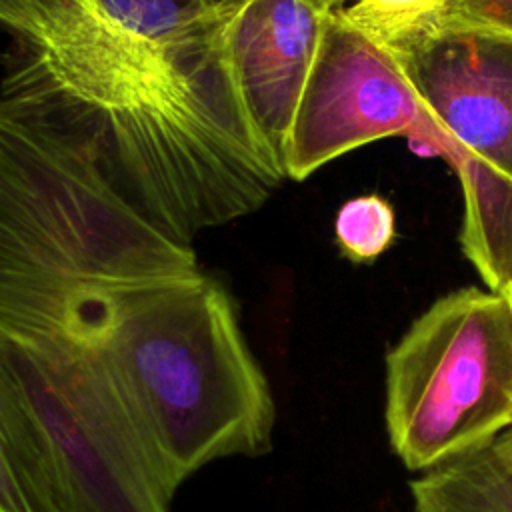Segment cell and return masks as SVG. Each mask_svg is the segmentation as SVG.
I'll use <instances>...</instances> for the list:
<instances>
[{
    "label": "cell",
    "instance_id": "6da1fadb",
    "mask_svg": "<svg viewBox=\"0 0 512 512\" xmlns=\"http://www.w3.org/2000/svg\"><path fill=\"white\" fill-rule=\"evenodd\" d=\"M230 14L196 0H0L12 38L0 106L76 146L190 244L286 178L236 92Z\"/></svg>",
    "mask_w": 512,
    "mask_h": 512
},
{
    "label": "cell",
    "instance_id": "7a4b0ae2",
    "mask_svg": "<svg viewBox=\"0 0 512 512\" xmlns=\"http://www.w3.org/2000/svg\"><path fill=\"white\" fill-rule=\"evenodd\" d=\"M52 340L98 364L174 492L212 460L272 448L268 378L230 294L206 274L124 292Z\"/></svg>",
    "mask_w": 512,
    "mask_h": 512
},
{
    "label": "cell",
    "instance_id": "3957f363",
    "mask_svg": "<svg viewBox=\"0 0 512 512\" xmlns=\"http://www.w3.org/2000/svg\"><path fill=\"white\" fill-rule=\"evenodd\" d=\"M200 274L92 158L0 106V324L58 336L124 292Z\"/></svg>",
    "mask_w": 512,
    "mask_h": 512
},
{
    "label": "cell",
    "instance_id": "277c9868",
    "mask_svg": "<svg viewBox=\"0 0 512 512\" xmlns=\"http://www.w3.org/2000/svg\"><path fill=\"white\" fill-rule=\"evenodd\" d=\"M390 446L430 472L512 428V302L464 286L436 298L384 358Z\"/></svg>",
    "mask_w": 512,
    "mask_h": 512
},
{
    "label": "cell",
    "instance_id": "5b68a950",
    "mask_svg": "<svg viewBox=\"0 0 512 512\" xmlns=\"http://www.w3.org/2000/svg\"><path fill=\"white\" fill-rule=\"evenodd\" d=\"M0 346L44 426L64 512H170L174 490L84 350L4 324Z\"/></svg>",
    "mask_w": 512,
    "mask_h": 512
},
{
    "label": "cell",
    "instance_id": "8992f818",
    "mask_svg": "<svg viewBox=\"0 0 512 512\" xmlns=\"http://www.w3.org/2000/svg\"><path fill=\"white\" fill-rule=\"evenodd\" d=\"M408 136L442 158L458 144L426 112L394 54L342 18L324 14L322 32L286 142V178L380 138Z\"/></svg>",
    "mask_w": 512,
    "mask_h": 512
},
{
    "label": "cell",
    "instance_id": "52a82bcc",
    "mask_svg": "<svg viewBox=\"0 0 512 512\" xmlns=\"http://www.w3.org/2000/svg\"><path fill=\"white\" fill-rule=\"evenodd\" d=\"M396 60L442 130L512 180V38L448 24Z\"/></svg>",
    "mask_w": 512,
    "mask_h": 512
},
{
    "label": "cell",
    "instance_id": "ba28073f",
    "mask_svg": "<svg viewBox=\"0 0 512 512\" xmlns=\"http://www.w3.org/2000/svg\"><path fill=\"white\" fill-rule=\"evenodd\" d=\"M326 12L312 0H242L228 20L236 92L256 138L284 174L288 134Z\"/></svg>",
    "mask_w": 512,
    "mask_h": 512
},
{
    "label": "cell",
    "instance_id": "9c48e42d",
    "mask_svg": "<svg viewBox=\"0 0 512 512\" xmlns=\"http://www.w3.org/2000/svg\"><path fill=\"white\" fill-rule=\"evenodd\" d=\"M0 512H64L44 426L0 346Z\"/></svg>",
    "mask_w": 512,
    "mask_h": 512
},
{
    "label": "cell",
    "instance_id": "30bf717a",
    "mask_svg": "<svg viewBox=\"0 0 512 512\" xmlns=\"http://www.w3.org/2000/svg\"><path fill=\"white\" fill-rule=\"evenodd\" d=\"M446 162L464 200L458 242L488 290L512 294V180L494 172L462 146Z\"/></svg>",
    "mask_w": 512,
    "mask_h": 512
},
{
    "label": "cell",
    "instance_id": "8fae6325",
    "mask_svg": "<svg viewBox=\"0 0 512 512\" xmlns=\"http://www.w3.org/2000/svg\"><path fill=\"white\" fill-rule=\"evenodd\" d=\"M416 512H512V468L490 446L410 482Z\"/></svg>",
    "mask_w": 512,
    "mask_h": 512
},
{
    "label": "cell",
    "instance_id": "7c38bea8",
    "mask_svg": "<svg viewBox=\"0 0 512 512\" xmlns=\"http://www.w3.org/2000/svg\"><path fill=\"white\" fill-rule=\"evenodd\" d=\"M454 0H348L346 22L396 58L448 26Z\"/></svg>",
    "mask_w": 512,
    "mask_h": 512
},
{
    "label": "cell",
    "instance_id": "4fadbf2b",
    "mask_svg": "<svg viewBox=\"0 0 512 512\" xmlns=\"http://www.w3.org/2000/svg\"><path fill=\"white\" fill-rule=\"evenodd\" d=\"M396 234V212L376 192L348 198L334 218L336 244L342 256L354 264L376 260L392 246Z\"/></svg>",
    "mask_w": 512,
    "mask_h": 512
},
{
    "label": "cell",
    "instance_id": "5bb4252c",
    "mask_svg": "<svg viewBox=\"0 0 512 512\" xmlns=\"http://www.w3.org/2000/svg\"><path fill=\"white\" fill-rule=\"evenodd\" d=\"M448 24L474 26L512 38V0H454Z\"/></svg>",
    "mask_w": 512,
    "mask_h": 512
},
{
    "label": "cell",
    "instance_id": "9a60e30c",
    "mask_svg": "<svg viewBox=\"0 0 512 512\" xmlns=\"http://www.w3.org/2000/svg\"><path fill=\"white\" fill-rule=\"evenodd\" d=\"M492 448L496 450V454L512 468V428H508L506 432H502L494 442Z\"/></svg>",
    "mask_w": 512,
    "mask_h": 512
},
{
    "label": "cell",
    "instance_id": "2e32d148",
    "mask_svg": "<svg viewBox=\"0 0 512 512\" xmlns=\"http://www.w3.org/2000/svg\"><path fill=\"white\" fill-rule=\"evenodd\" d=\"M242 0H210V4L220 10V12H234V8L240 4Z\"/></svg>",
    "mask_w": 512,
    "mask_h": 512
},
{
    "label": "cell",
    "instance_id": "e0dca14e",
    "mask_svg": "<svg viewBox=\"0 0 512 512\" xmlns=\"http://www.w3.org/2000/svg\"><path fill=\"white\" fill-rule=\"evenodd\" d=\"M316 6H320L322 10H338L342 8L348 0H312Z\"/></svg>",
    "mask_w": 512,
    "mask_h": 512
},
{
    "label": "cell",
    "instance_id": "ac0fdd59",
    "mask_svg": "<svg viewBox=\"0 0 512 512\" xmlns=\"http://www.w3.org/2000/svg\"><path fill=\"white\" fill-rule=\"evenodd\" d=\"M196 2H202V4H206V6H210V8H214V6L210 4V0H196Z\"/></svg>",
    "mask_w": 512,
    "mask_h": 512
},
{
    "label": "cell",
    "instance_id": "d6986e66",
    "mask_svg": "<svg viewBox=\"0 0 512 512\" xmlns=\"http://www.w3.org/2000/svg\"><path fill=\"white\" fill-rule=\"evenodd\" d=\"M510 302H512V294H510Z\"/></svg>",
    "mask_w": 512,
    "mask_h": 512
}]
</instances>
